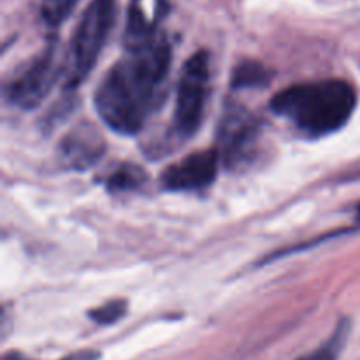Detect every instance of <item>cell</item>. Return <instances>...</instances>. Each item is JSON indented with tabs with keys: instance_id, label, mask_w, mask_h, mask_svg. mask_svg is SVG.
Here are the masks:
<instances>
[{
	"instance_id": "5",
	"label": "cell",
	"mask_w": 360,
	"mask_h": 360,
	"mask_svg": "<svg viewBox=\"0 0 360 360\" xmlns=\"http://www.w3.org/2000/svg\"><path fill=\"white\" fill-rule=\"evenodd\" d=\"M260 139V123L248 109L229 105L218 125V139L214 150L221 164L234 169L252 160Z\"/></svg>"
},
{
	"instance_id": "8",
	"label": "cell",
	"mask_w": 360,
	"mask_h": 360,
	"mask_svg": "<svg viewBox=\"0 0 360 360\" xmlns=\"http://www.w3.org/2000/svg\"><path fill=\"white\" fill-rule=\"evenodd\" d=\"M105 143L98 130L90 123H79L74 127L69 134L60 143V160L69 169H83L91 167L101 160L104 155Z\"/></svg>"
},
{
	"instance_id": "2",
	"label": "cell",
	"mask_w": 360,
	"mask_h": 360,
	"mask_svg": "<svg viewBox=\"0 0 360 360\" xmlns=\"http://www.w3.org/2000/svg\"><path fill=\"white\" fill-rule=\"evenodd\" d=\"M357 94L348 81L323 79L299 83L278 91L271 102L274 115L283 116L304 136L326 137L348 123Z\"/></svg>"
},
{
	"instance_id": "12",
	"label": "cell",
	"mask_w": 360,
	"mask_h": 360,
	"mask_svg": "<svg viewBox=\"0 0 360 360\" xmlns=\"http://www.w3.org/2000/svg\"><path fill=\"white\" fill-rule=\"evenodd\" d=\"M79 0H42L41 16L48 27H60Z\"/></svg>"
},
{
	"instance_id": "13",
	"label": "cell",
	"mask_w": 360,
	"mask_h": 360,
	"mask_svg": "<svg viewBox=\"0 0 360 360\" xmlns=\"http://www.w3.org/2000/svg\"><path fill=\"white\" fill-rule=\"evenodd\" d=\"M125 302L123 301H111L104 306H98L94 311H90V319L94 322L101 323V326H109V323H115L125 315Z\"/></svg>"
},
{
	"instance_id": "6",
	"label": "cell",
	"mask_w": 360,
	"mask_h": 360,
	"mask_svg": "<svg viewBox=\"0 0 360 360\" xmlns=\"http://www.w3.org/2000/svg\"><path fill=\"white\" fill-rule=\"evenodd\" d=\"M63 76V62H56L55 48L49 46L44 53L32 60L6 86V97L20 109H34L51 91L56 77Z\"/></svg>"
},
{
	"instance_id": "11",
	"label": "cell",
	"mask_w": 360,
	"mask_h": 360,
	"mask_svg": "<svg viewBox=\"0 0 360 360\" xmlns=\"http://www.w3.org/2000/svg\"><path fill=\"white\" fill-rule=\"evenodd\" d=\"M271 79V72L262 63L246 60L241 62L232 72V84L234 88H253L264 86Z\"/></svg>"
},
{
	"instance_id": "15",
	"label": "cell",
	"mask_w": 360,
	"mask_h": 360,
	"mask_svg": "<svg viewBox=\"0 0 360 360\" xmlns=\"http://www.w3.org/2000/svg\"><path fill=\"white\" fill-rule=\"evenodd\" d=\"M357 220H359V224H360V204H359V210H357Z\"/></svg>"
},
{
	"instance_id": "1",
	"label": "cell",
	"mask_w": 360,
	"mask_h": 360,
	"mask_svg": "<svg viewBox=\"0 0 360 360\" xmlns=\"http://www.w3.org/2000/svg\"><path fill=\"white\" fill-rule=\"evenodd\" d=\"M171 58V44L157 34L130 48L129 55L109 69L95 91V108L109 129L123 136L139 132L153 111Z\"/></svg>"
},
{
	"instance_id": "4",
	"label": "cell",
	"mask_w": 360,
	"mask_h": 360,
	"mask_svg": "<svg viewBox=\"0 0 360 360\" xmlns=\"http://www.w3.org/2000/svg\"><path fill=\"white\" fill-rule=\"evenodd\" d=\"M210 94V56L206 51L193 53L186 60L176 88L174 130L188 139L199 130Z\"/></svg>"
},
{
	"instance_id": "3",
	"label": "cell",
	"mask_w": 360,
	"mask_h": 360,
	"mask_svg": "<svg viewBox=\"0 0 360 360\" xmlns=\"http://www.w3.org/2000/svg\"><path fill=\"white\" fill-rule=\"evenodd\" d=\"M116 0H91L77 23L63 60V84L72 90L94 70L115 23Z\"/></svg>"
},
{
	"instance_id": "7",
	"label": "cell",
	"mask_w": 360,
	"mask_h": 360,
	"mask_svg": "<svg viewBox=\"0 0 360 360\" xmlns=\"http://www.w3.org/2000/svg\"><path fill=\"white\" fill-rule=\"evenodd\" d=\"M220 155L217 150H204L169 165L160 176V183L171 192H200L217 179L220 171Z\"/></svg>"
},
{
	"instance_id": "14",
	"label": "cell",
	"mask_w": 360,
	"mask_h": 360,
	"mask_svg": "<svg viewBox=\"0 0 360 360\" xmlns=\"http://www.w3.org/2000/svg\"><path fill=\"white\" fill-rule=\"evenodd\" d=\"M345 334H347L345 333V326L340 327V329L336 330V334L327 341L326 347H322L319 352H315L313 355H309V357H304L301 360H336L338 354H340V348L343 347Z\"/></svg>"
},
{
	"instance_id": "9",
	"label": "cell",
	"mask_w": 360,
	"mask_h": 360,
	"mask_svg": "<svg viewBox=\"0 0 360 360\" xmlns=\"http://www.w3.org/2000/svg\"><path fill=\"white\" fill-rule=\"evenodd\" d=\"M164 13L165 0H132L125 28L127 49L137 48L153 39Z\"/></svg>"
},
{
	"instance_id": "10",
	"label": "cell",
	"mask_w": 360,
	"mask_h": 360,
	"mask_svg": "<svg viewBox=\"0 0 360 360\" xmlns=\"http://www.w3.org/2000/svg\"><path fill=\"white\" fill-rule=\"evenodd\" d=\"M144 181H146V174L143 169L132 164H125L120 165L105 178V186L115 193L130 192V190L139 188Z\"/></svg>"
}]
</instances>
